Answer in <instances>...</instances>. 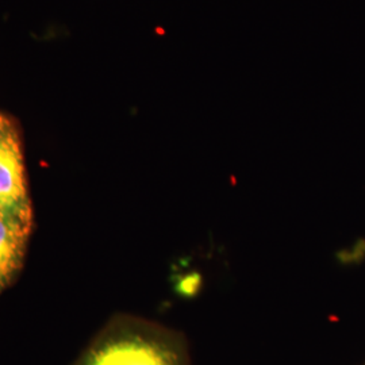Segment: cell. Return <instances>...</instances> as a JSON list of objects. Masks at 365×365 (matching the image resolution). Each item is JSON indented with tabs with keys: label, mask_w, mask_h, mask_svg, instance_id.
<instances>
[{
	"label": "cell",
	"mask_w": 365,
	"mask_h": 365,
	"mask_svg": "<svg viewBox=\"0 0 365 365\" xmlns=\"http://www.w3.org/2000/svg\"><path fill=\"white\" fill-rule=\"evenodd\" d=\"M73 365H191L182 337L167 327L134 318L111 319Z\"/></svg>",
	"instance_id": "1"
},
{
	"label": "cell",
	"mask_w": 365,
	"mask_h": 365,
	"mask_svg": "<svg viewBox=\"0 0 365 365\" xmlns=\"http://www.w3.org/2000/svg\"><path fill=\"white\" fill-rule=\"evenodd\" d=\"M0 210L33 218L21 133L13 119L0 113Z\"/></svg>",
	"instance_id": "2"
},
{
	"label": "cell",
	"mask_w": 365,
	"mask_h": 365,
	"mask_svg": "<svg viewBox=\"0 0 365 365\" xmlns=\"http://www.w3.org/2000/svg\"><path fill=\"white\" fill-rule=\"evenodd\" d=\"M33 221L0 210V295L24 268Z\"/></svg>",
	"instance_id": "3"
}]
</instances>
